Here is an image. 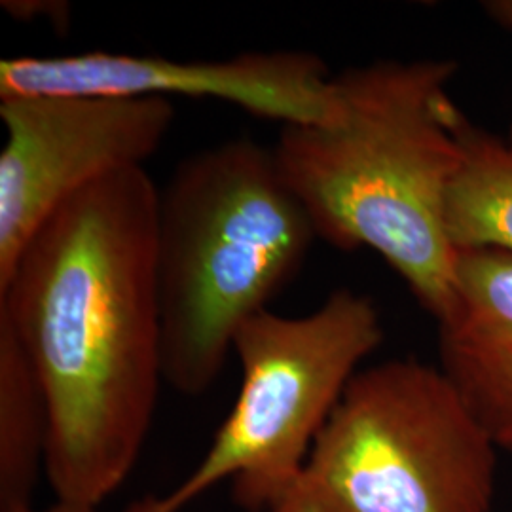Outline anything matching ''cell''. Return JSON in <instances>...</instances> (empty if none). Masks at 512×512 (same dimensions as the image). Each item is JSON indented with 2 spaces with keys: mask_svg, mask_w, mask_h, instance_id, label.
<instances>
[{
  "mask_svg": "<svg viewBox=\"0 0 512 512\" xmlns=\"http://www.w3.org/2000/svg\"><path fill=\"white\" fill-rule=\"evenodd\" d=\"M446 230L456 249L512 251V150L469 122L463 160L448 190Z\"/></svg>",
  "mask_w": 512,
  "mask_h": 512,
  "instance_id": "10",
  "label": "cell"
},
{
  "mask_svg": "<svg viewBox=\"0 0 512 512\" xmlns=\"http://www.w3.org/2000/svg\"><path fill=\"white\" fill-rule=\"evenodd\" d=\"M156 207L145 167L110 175L55 211L0 287L46 395L55 499L99 507L145 448L165 382Z\"/></svg>",
  "mask_w": 512,
  "mask_h": 512,
  "instance_id": "1",
  "label": "cell"
},
{
  "mask_svg": "<svg viewBox=\"0 0 512 512\" xmlns=\"http://www.w3.org/2000/svg\"><path fill=\"white\" fill-rule=\"evenodd\" d=\"M315 239L272 148L239 137L184 158L156 207L165 382L207 393L241 325L293 281Z\"/></svg>",
  "mask_w": 512,
  "mask_h": 512,
  "instance_id": "3",
  "label": "cell"
},
{
  "mask_svg": "<svg viewBox=\"0 0 512 512\" xmlns=\"http://www.w3.org/2000/svg\"><path fill=\"white\" fill-rule=\"evenodd\" d=\"M48 439L44 389L18 336L0 319V511L33 505Z\"/></svg>",
  "mask_w": 512,
  "mask_h": 512,
  "instance_id": "9",
  "label": "cell"
},
{
  "mask_svg": "<svg viewBox=\"0 0 512 512\" xmlns=\"http://www.w3.org/2000/svg\"><path fill=\"white\" fill-rule=\"evenodd\" d=\"M497 446L440 368L359 370L266 512H490Z\"/></svg>",
  "mask_w": 512,
  "mask_h": 512,
  "instance_id": "4",
  "label": "cell"
},
{
  "mask_svg": "<svg viewBox=\"0 0 512 512\" xmlns=\"http://www.w3.org/2000/svg\"><path fill=\"white\" fill-rule=\"evenodd\" d=\"M33 95L217 99L281 126L329 124L338 110L329 67L302 50L247 52L217 61L105 50L2 59L0 99Z\"/></svg>",
  "mask_w": 512,
  "mask_h": 512,
  "instance_id": "7",
  "label": "cell"
},
{
  "mask_svg": "<svg viewBox=\"0 0 512 512\" xmlns=\"http://www.w3.org/2000/svg\"><path fill=\"white\" fill-rule=\"evenodd\" d=\"M437 321L440 372L512 454V251L458 249L452 296Z\"/></svg>",
  "mask_w": 512,
  "mask_h": 512,
  "instance_id": "8",
  "label": "cell"
},
{
  "mask_svg": "<svg viewBox=\"0 0 512 512\" xmlns=\"http://www.w3.org/2000/svg\"><path fill=\"white\" fill-rule=\"evenodd\" d=\"M382 338L374 300L351 289L330 293L308 315L266 310L251 317L232 346L241 365L238 399L207 454L173 492L145 497L126 512H181L226 480L239 509H272Z\"/></svg>",
  "mask_w": 512,
  "mask_h": 512,
  "instance_id": "5",
  "label": "cell"
},
{
  "mask_svg": "<svg viewBox=\"0 0 512 512\" xmlns=\"http://www.w3.org/2000/svg\"><path fill=\"white\" fill-rule=\"evenodd\" d=\"M0 512H99V507H92V505H82V503H71V501H61L55 499L50 507L44 509H35L33 505H19V507H12V509H4Z\"/></svg>",
  "mask_w": 512,
  "mask_h": 512,
  "instance_id": "11",
  "label": "cell"
},
{
  "mask_svg": "<svg viewBox=\"0 0 512 512\" xmlns=\"http://www.w3.org/2000/svg\"><path fill=\"white\" fill-rule=\"evenodd\" d=\"M444 59H384L334 76L329 124L281 126L275 164L317 239L384 258L437 319L456 275L446 200L463 160L467 118Z\"/></svg>",
  "mask_w": 512,
  "mask_h": 512,
  "instance_id": "2",
  "label": "cell"
},
{
  "mask_svg": "<svg viewBox=\"0 0 512 512\" xmlns=\"http://www.w3.org/2000/svg\"><path fill=\"white\" fill-rule=\"evenodd\" d=\"M0 287L38 230L74 196L145 167L175 107L158 97L33 95L0 99Z\"/></svg>",
  "mask_w": 512,
  "mask_h": 512,
  "instance_id": "6",
  "label": "cell"
},
{
  "mask_svg": "<svg viewBox=\"0 0 512 512\" xmlns=\"http://www.w3.org/2000/svg\"><path fill=\"white\" fill-rule=\"evenodd\" d=\"M488 12L494 16L499 23L507 25L509 29H512V0H497V2H488ZM507 147L512 150V122L511 129H509V139L505 141Z\"/></svg>",
  "mask_w": 512,
  "mask_h": 512,
  "instance_id": "12",
  "label": "cell"
}]
</instances>
